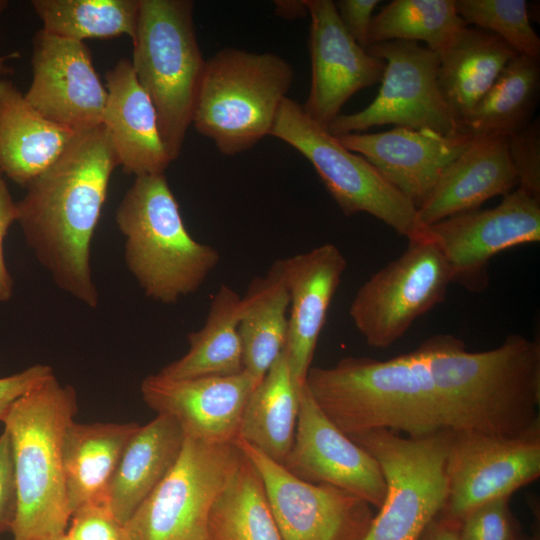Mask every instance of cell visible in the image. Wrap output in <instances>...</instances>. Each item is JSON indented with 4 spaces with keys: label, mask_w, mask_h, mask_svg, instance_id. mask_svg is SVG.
I'll list each match as a JSON object with an SVG mask.
<instances>
[{
    "label": "cell",
    "mask_w": 540,
    "mask_h": 540,
    "mask_svg": "<svg viewBox=\"0 0 540 540\" xmlns=\"http://www.w3.org/2000/svg\"><path fill=\"white\" fill-rule=\"evenodd\" d=\"M305 385L346 435L374 429L421 438L440 432L516 436L540 425V341L510 334L472 352L451 334L378 360L348 356L311 367Z\"/></svg>",
    "instance_id": "6da1fadb"
},
{
    "label": "cell",
    "mask_w": 540,
    "mask_h": 540,
    "mask_svg": "<svg viewBox=\"0 0 540 540\" xmlns=\"http://www.w3.org/2000/svg\"><path fill=\"white\" fill-rule=\"evenodd\" d=\"M116 166L102 124L77 132L16 202V221L39 263L60 289L91 308L99 302L91 243Z\"/></svg>",
    "instance_id": "7a4b0ae2"
},
{
    "label": "cell",
    "mask_w": 540,
    "mask_h": 540,
    "mask_svg": "<svg viewBox=\"0 0 540 540\" xmlns=\"http://www.w3.org/2000/svg\"><path fill=\"white\" fill-rule=\"evenodd\" d=\"M77 409L75 389L52 375L16 400L2 421L18 494L12 540H46L68 528L62 443Z\"/></svg>",
    "instance_id": "3957f363"
},
{
    "label": "cell",
    "mask_w": 540,
    "mask_h": 540,
    "mask_svg": "<svg viewBox=\"0 0 540 540\" xmlns=\"http://www.w3.org/2000/svg\"><path fill=\"white\" fill-rule=\"evenodd\" d=\"M115 221L126 266L154 301L174 304L195 293L220 261L214 247L188 232L164 173L135 177Z\"/></svg>",
    "instance_id": "277c9868"
},
{
    "label": "cell",
    "mask_w": 540,
    "mask_h": 540,
    "mask_svg": "<svg viewBox=\"0 0 540 540\" xmlns=\"http://www.w3.org/2000/svg\"><path fill=\"white\" fill-rule=\"evenodd\" d=\"M294 69L270 52L225 48L206 60L192 124L225 156L270 135Z\"/></svg>",
    "instance_id": "5b68a950"
},
{
    "label": "cell",
    "mask_w": 540,
    "mask_h": 540,
    "mask_svg": "<svg viewBox=\"0 0 540 540\" xmlns=\"http://www.w3.org/2000/svg\"><path fill=\"white\" fill-rule=\"evenodd\" d=\"M190 0H140L131 60L150 97L160 134L172 161L180 156L206 60L193 22Z\"/></svg>",
    "instance_id": "8992f818"
},
{
    "label": "cell",
    "mask_w": 540,
    "mask_h": 540,
    "mask_svg": "<svg viewBox=\"0 0 540 540\" xmlns=\"http://www.w3.org/2000/svg\"><path fill=\"white\" fill-rule=\"evenodd\" d=\"M452 432L411 438L386 429L348 435L379 464L386 494L361 540H419L442 513Z\"/></svg>",
    "instance_id": "52a82bcc"
},
{
    "label": "cell",
    "mask_w": 540,
    "mask_h": 540,
    "mask_svg": "<svg viewBox=\"0 0 540 540\" xmlns=\"http://www.w3.org/2000/svg\"><path fill=\"white\" fill-rule=\"evenodd\" d=\"M270 135L312 164L344 215L366 213L408 240L425 237L426 226L419 222L412 202L369 161L311 119L295 100L284 99Z\"/></svg>",
    "instance_id": "ba28073f"
},
{
    "label": "cell",
    "mask_w": 540,
    "mask_h": 540,
    "mask_svg": "<svg viewBox=\"0 0 540 540\" xmlns=\"http://www.w3.org/2000/svg\"><path fill=\"white\" fill-rule=\"evenodd\" d=\"M243 459L235 443L185 437L174 466L123 526L124 540H208L212 507Z\"/></svg>",
    "instance_id": "9c48e42d"
},
{
    "label": "cell",
    "mask_w": 540,
    "mask_h": 540,
    "mask_svg": "<svg viewBox=\"0 0 540 540\" xmlns=\"http://www.w3.org/2000/svg\"><path fill=\"white\" fill-rule=\"evenodd\" d=\"M450 283L448 264L428 233L408 240L397 259L357 290L349 307L351 320L369 346L386 349L445 299Z\"/></svg>",
    "instance_id": "30bf717a"
},
{
    "label": "cell",
    "mask_w": 540,
    "mask_h": 540,
    "mask_svg": "<svg viewBox=\"0 0 540 540\" xmlns=\"http://www.w3.org/2000/svg\"><path fill=\"white\" fill-rule=\"evenodd\" d=\"M366 50L385 61L379 92L364 109L338 115L326 128L329 133H362L385 124L459 133L440 93L436 52L411 41L380 42Z\"/></svg>",
    "instance_id": "8fae6325"
},
{
    "label": "cell",
    "mask_w": 540,
    "mask_h": 540,
    "mask_svg": "<svg viewBox=\"0 0 540 540\" xmlns=\"http://www.w3.org/2000/svg\"><path fill=\"white\" fill-rule=\"evenodd\" d=\"M443 517L459 523L477 506L511 495L540 476V425L516 436L452 432Z\"/></svg>",
    "instance_id": "7c38bea8"
},
{
    "label": "cell",
    "mask_w": 540,
    "mask_h": 540,
    "mask_svg": "<svg viewBox=\"0 0 540 540\" xmlns=\"http://www.w3.org/2000/svg\"><path fill=\"white\" fill-rule=\"evenodd\" d=\"M426 229L448 264L452 283L479 293L488 285V265L495 255L539 242L540 200L517 188L496 207L459 213Z\"/></svg>",
    "instance_id": "4fadbf2b"
},
{
    "label": "cell",
    "mask_w": 540,
    "mask_h": 540,
    "mask_svg": "<svg viewBox=\"0 0 540 540\" xmlns=\"http://www.w3.org/2000/svg\"><path fill=\"white\" fill-rule=\"evenodd\" d=\"M259 473L283 540H361L372 520L371 505L325 485L303 481L252 445L234 442Z\"/></svg>",
    "instance_id": "5bb4252c"
},
{
    "label": "cell",
    "mask_w": 540,
    "mask_h": 540,
    "mask_svg": "<svg viewBox=\"0 0 540 540\" xmlns=\"http://www.w3.org/2000/svg\"><path fill=\"white\" fill-rule=\"evenodd\" d=\"M284 468L313 484L330 485L380 508L386 482L378 462L320 409L305 383L299 392L294 441Z\"/></svg>",
    "instance_id": "9a60e30c"
},
{
    "label": "cell",
    "mask_w": 540,
    "mask_h": 540,
    "mask_svg": "<svg viewBox=\"0 0 540 540\" xmlns=\"http://www.w3.org/2000/svg\"><path fill=\"white\" fill-rule=\"evenodd\" d=\"M26 100L45 118L81 132L102 123L107 100L89 48L39 30L33 38Z\"/></svg>",
    "instance_id": "2e32d148"
},
{
    "label": "cell",
    "mask_w": 540,
    "mask_h": 540,
    "mask_svg": "<svg viewBox=\"0 0 540 540\" xmlns=\"http://www.w3.org/2000/svg\"><path fill=\"white\" fill-rule=\"evenodd\" d=\"M306 4L312 76L302 108L327 128L351 96L381 82L385 61L367 52L348 33L334 1L306 0Z\"/></svg>",
    "instance_id": "e0dca14e"
},
{
    "label": "cell",
    "mask_w": 540,
    "mask_h": 540,
    "mask_svg": "<svg viewBox=\"0 0 540 540\" xmlns=\"http://www.w3.org/2000/svg\"><path fill=\"white\" fill-rule=\"evenodd\" d=\"M259 382L246 370L231 376L173 379L159 373L141 383L147 406L174 418L185 437L208 443H234L246 403Z\"/></svg>",
    "instance_id": "ac0fdd59"
},
{
    "label": "cell",
    "mask_w": 540,
    "mask_h": 540,
    "mask_svg": "<svg viewBox=\"0 0 540 540\" xmlns=\"http://www.w3.org/2000/svg\"><path fill=\"white\" fill-rule=\"evenodd\" d=\"M336 137L344 147L369 161L416 209L430 196L445 169L473 141L464 133L442 135L430 129L405 127Z\"/></svg>",
    "instance_id": "d6986e66"
},
{
    "label": "cell",
    "mask_w": 540,
    "mask_h": 540,
    "mask_svg": "<svg viewBox=\"0 0 540 540\" xmlns=\"http://www.w3.org/2000/svg\"><path fill=\"white\" fill-rule=\"evenodd\" d=\"M276 262L290 300L284 352L301 387L347 261L336 245L326 243Z\"/></svg>",
    "instance_id": "ffe728a7"
},
{
    "label": "cell",
    "mask_w": 540,
    "mask_h": 540,
    "mask_svg": "<svg viewBox=\"0 0 540 540\" xmlns=\"http://www.w3.org/2000/svg\"><path fill=\"white\" fill-rule=\"evenodd\" d=\"M107 100L102 126L118 166L135 177L162 174L172 162L162 140L155 107L140 85L131 60L105 74Z\"/></svg>",
    "instance_id": "44dd1931"
},
{
    "label": "cell",
    "mask_w": 540,
    "mask_h": 540,
    "mask_svg": "<svg viewBox=\"0 0 540 540\" xmlns=\"http://www.w3.org/2000/svg\"><path fill=\"white\" fill-rule=\"evenodd\" d=\"M517 175L507 149V136L473 138L468 148L443 172L427 200L417 209L428 226L478 209L485 201L513 191Z\"/></svg>",
    "instance_id": "7402d4cb"
},
{
    "label": "cell",
    "mask_w": 540,
    "mask_h": 540,
    "mask_svg": "<svg viewBox=\"0 0 540 540\" xmlns=\"http://www.w3.org/2000/svg\"><path fill=\"white\" fill-rule=\"evenodd\" d=\"M76 134L41 115L10 80H0L3 175L26 187L57 160Z\"/></svg>",
    "instance_id": "603a6c76"
},
{
    "label": "cell",
    "mask_w": 540,
    "mask_h": 540,
    "mask_svg": "<svg viewBox=\"0 0 540 540\" xmlns=\"http://www.w3.org/2000/svg\"><path fill=\"white\" fill-rule=\"evenodd\" d=\"M184 441L181 426L167 415H157L132 434L106 493L109 509L123 526L174 466Z\"/></svg>",
    "instance_id": "cb8c5ba5"
},
{
    "label": "cell",
    "mask_w": 540,
    "mask_h": 540,
    "mask_svg": "<svg viewBox=\"0 0 540 540\" xmlns=\"http://www.w3.org/2000/svg\"><path fill=\"white\" fill-rule=\"evenodd\" d=\"M438 55L440 93L460 133L476 105L518 54L495 34L466 26Z\"/></svg>",
    "instance_id": "d4e9b609"
},
{
    "label": "cell",
    "mask_w": 540,
    "mask_h": 540,
    "mask_svg": "<svg viewBox=\"0 0 540 540\" xmlns=\"http://www.w3.org/2000/svg\"><path fill=\"white\" fill-rule=\"evenodd\" d=\"M138 427L136 422L69 423L62 458L70 515L84 505L106 502L123 449Z\"/></svg>",
    "instance_id": "484cf974"
},
{
    "label": "cell",
    "mask_w": 540,
    "mask_h": 540,
    "mask_svg": "<svg viewBox=\"0 0 540 540\" xmlns=\"http://www.w3.org/2000/svg\"><path fill=\"white\" fill-rule=\"evenodd\" d=\"M301 387L295 383L283 349L252 391L238 439L282 465L294 441Z\"/></svg>",
    "instance_id": "4316f807"
},
{
    "label": "cell",
    "mask_w": 540,
    "mask_h": 540,
    "mask_svg": "<svg viewBox=\"0 0 540 540\" xmlns=\"http://www.w3.org/2000/svg\"><path fill=\"white\" fill-rule=\"evenodd\" d=\"M289 293L275 261L241 297L238 332L243 367L258 382L282 353L288 331Z\"/></svg>",
    "instance_id": "83f0119b"
},
{
    "label": "cell",
    "mask_w": 540,
    "mask_h": 540,
    "mask_svg": "<svg viewBox=\"0 0 540 540\" xmlns=\"http://www.w3.org/2000/svg\"><path fill=\"white\" fill-rule=\"evenodd\" d=\"M241 297L222 284L211 300L207 319L188 334L189 349L158 373L167 378L231 376L243 371V352L238 332Z\"/></svg>",
    "instance_id": "f1b7e54d"
},
{
    "label": "cell",
    "mask_w": 540,
    "mask_h": 540,
    "mask_svg": "<svg viewBox=\"0 0 540 540\" xmlns=\"http://www.w3.org/2000/svg\"><path fill=\"white\" fill-rule=\"evenodd\" d=\"M540 90L539 59L517 55L508 62L462 126L472 138L508 136L526 127Z\"/></svg>",
    "instance_id": "f546056e"
},
{
    "label": "cell",
    "mask_w": 540,
    "mask_h": 540,
    "mask_svg": "<svg viewBox=\"0 0 540 540\" xmlns=\"http://www.w3.org/2000/svg\"><path fill=\"white\" fill-rule=\"evenodd\" d=\"M208 540H283L261 477L245 455L212 507Z\"/></svg>",
    "instance_id": "4dcf8cb0"
},
{
    "label": "cell",
    "mask_w": 540,
    "mask_h": 540,
    "mask_svg": "<svg viewBox=\"0 0 540 540\" xmlns=\"http://www.w3.org/2000/svg\"><path fill=\"white\" fill-rule=\"evenodd\" d=\"M46 33L79 42L127 35L134 39L140 0H32Z\"/></svg>",
    "instance_id": "1f68e13d"
},
{
    "label": "cell",
    "mask_w": 540,
    "mask_h": 540,
    "mask_svg": "<svg viewBox=\"0 0 540 540\" xmlns=\"http://www.w3.org/2000/svg\"><path fill=\"white\" fill-rule=\"evenodd\" d=\"M468 26L455 0H394L372 17L369 45L386 41H423L437 54Z\"/></svg>",
    "instance_id": "d6a6232c"
},
{
    "label": "cell",
    "mask_w": 540,
    "mask_h": 540,
    "mask_svg": "<svg viewBox=\"0 0 540 540\" xmlns=\"http://www.w3.org/2000/svg\"><path fill=\"white\" fill-rule=\"evenodd\" d=\"M458 15L468 25L491 32L517 54L540 57V38L530 23L525 0H455Z\"/></svg>",
    "instance_id": "836d02e7"
},
{
    "label": "cell",
    "mask_w": 540,
    "mask_h": 540,
    "mask_svg": "<svg viewBox=\"0 0 540 540\" xmlns=\"http://www.w3.org/2000/svg\"><path fill=\"white\" fill-rule=\"evenodd\" d=\"M509 500L496 498L468 512L459 522V540H517L520 535Z\"/></svg>",
    "instance_id": "e575fe53"
},
{
    "label": "cell",
    "mask_w": 540,
    "mask_h": 540,
    "mask_svg": "<svg viewBox=\"0 0 540 540\" xmlns=\"http://www.w3.org/2000/svg\"><path fill=\"white\" fill-rule=\"evenodd\" d=\"M509 159L518 188L540 200V123L532 120L523 129L507 136Z\"/></svg>",
    "instance_id": "d590c367"
},
{
    "label": "cell",
    "mask_w": 540,
    "mask_h": 540,
    "mask_svg": "<svg viewBox=\"0 0 540 540\" xmlns=\"http://www.w3.org/2000/svg\"><path fill=\"white\" fill-rule=\"evenodd\" d=\"M66 533L72 540H124L123 525L106 502L90 503L74 511Z\"/></svg>",
    "instance_id": "8d00e7d4"
},
{
    "label": "cell",
    "mask_w": 540,
    "mask_h": 540,
    "mask_svg": "<svg viewBox=\"0 0 540 540\" xmlns=\"http://www.w3.org/2000/svg\"><path fill=\"white\" fill-rule=\"evenodd\" d=\"M18 510L12 446L8 432L0 435V535L10 532Z\"/></svg>",
    "instance_id": "74e56055"
},
{
    "label": "cell",
    "mask_w": 540,
    "mask_h": 540,
    "mask_svg": "<svg viewBox=\"0 0 540 540\" xmlns=\"http://www.w3.org/2000/svg\"><path fill=\"white\" fill-rule=\"evenodd\" d=\"M54 375L48 365L36 364L16 374L0 378V421L12 404L34 387Z\"/></svg>",
    "instance_id": "f35d334b"
},
{
    "label": "cell",
    "mask_w": 540,
    "mask_h": 540,
    "mask_svg": "<svg viewBox=\"0 0 540 540\" xmlns=\"http://www.w3.org/2000/svg\"><path fill=\"white\" fill-rule=\"evenodd\" d=\"M339 18L354 40L364 49L369 46V28L379 0H339L334 2Z\"/></svg>",
    "instance_id": "ab89813d"
},
{
    "label": "cell",
    "mask_w": 540,
    "mask_h": 540,
    "mask_svg": "<svg viewBox=\"0 0 540 540\" xmlns=\"http://www.w3.org/2000/svg\"><path fill=\"white\" fill-rule=\"evenodd\" d=\"M0 171V301H8L13 294V280L5 264L3 243L9 227L17 220V204L12 199Z\"/></svg>",
    "instance_id": "60d3db41"
},
{
    "label": "cell",
    "mask_w": 540,
    "mask_h": 540,
    "mask_svg": "<svg viewBox=\"0 0 540 540\" xmlns=\"http://www.w3.org/2000/svg\"><path fill=\"white\" fill-rule=\"evenodd\" d=\"M458 526L459 523L438 516L426 527L419 540H459Z\"/></svg>",
    "instance_id": "b9f144b4"
},
{
    "label": "cell",
    "mask_w": 540,
    "mask_h": 540,
    "mask_svg": "<svg viewBox=\"0 0 540 540\" xmlns=\"http://www.w3.org/2000/svg\"><path fill=\"white\" fill-rule=\"evenodd\" d=\"M275 14L284 19H296L308 15L306 0L275 1Z\"/></svg>",
    "instance_id": "7bdbcfd3"
},
{
    "label": "cell",
    "mask_w": 540,
    "mask_h": 540,
    "mask_svg": "<svg viewBox=\"0 0 540 540\" xmlns=\"http://www.w3.org/2000/svg\"><path fill=\"white\" fill-rule=\"evenodd\" d=\"M17 52H12L7 55L0 54V80L6 79L7 76L13 73V68L10 66L9 61L18 57Z\"/></svg>",
    "instance_id": "ee69618b"
},
{
    "label": "cell",
    "mask_w": 540,
    "mask_h": 540,
    "mask_svg": "<svg viewBox=\"0 0 540 540\" xmlns=\"http://www.w3.org/2000/svg\"><path fill=\"white\" fill-rule=\"evenodd\" d=\"M46 540H72L68 535L67 533H63V534H60V535H57V536H54V537H51L49 539H46Z\"/></svg>",
    "instance_id": "f6af8a7d"
},
{
    "label": "cell",
    "mask_w": 540,
    "mask_h": 540,
    "mask_svg": "<svg viewBox=\"0 0 540 540\" xmlns=\"http://www.w3.org/2000/svg\"><path fill=\"white\" fill-rule=\"evenodd\" d=\"M9 2L6 0H0V16L3 14V12L8 7Z\"/></svg>",
    "instance_id": "bcb514c9"
},
{
    "label": "cell",
    "mask_w": 540,
    "mask_h": 540,
    "mask_svg": "<svg viewBox=\"0 0 540 540\" xmlns=\"http://www.w3.org/2000/svg\"><path fill=\"white\" fill-rule=\"evenodd\" d=\"M517 540H537V539H536V537H530V538H528V537H521V536H519V538H518Z\"/></svg>",
    "instance_id": "7dc6e473"
}]
</instances>
